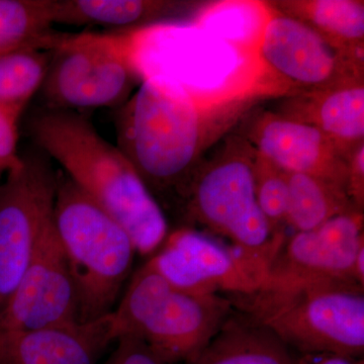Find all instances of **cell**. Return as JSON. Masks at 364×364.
Masks as SVG:
<instances>
[{
	"mask_svg": "<svg viewBox=\"0 0 364 364\" xmlns=\"http://www.w3.org/2000/svg\"><path fill=\"white\" fill-rule=\"evenodd\" d=\"M176 6L150 0H53V23L128 32L173 14Z\"/></svg>",
	"mask_w": 364,
	"mask_h": 364,
	"instance_id": "cell-19",
	"label": "cell"
},
{
	"mask_svg": "<svg viewBox=\"0 0 364 364\" xmlns=\"http://www.w3.org/2000/svg\"><path fill=\"white\" fill-rule=\"evenodd\" d=\"M262 2H222L205 7L196 23L256 57L261 31L269 14Z\"/></svg>",
	"mask_w": 364,
	"mask_h": 364,
	"instance_id": "cell-23",
	"label": "cell"
},
{
	"mask_svg": "<svg viewBox=\"0 0 364 364\" xmlns=\"http://www.w3.org/2000/svg\"><path fill=\"white\" fill-rule=\"evenodd\" d=\"M58 44V43H57ZM55 46H30L0 55V105L23 114L44 83Z\"/></svg>",
	"mask_w": 364,
	"mask_h": 364,
	"instance_id": "cell-22",
	"label": "cell"
},
{
	"mask_svg": "<svg viewBox=\"0 0 364 364\" xmlns=\"http://www.w3.org/2000/svg\"><path fill=\"white\" fill-rule=\"evenodd\" d=\"M256 59L277 95H299L363 81V60L335 49L303 21L269 4Z\"/></svg>",
	"mask_w": 364,
	"mask_h": 364,
	"instance_id": "cell-9",
	"label": "cell"
},
{
	"mask_svg": "<svg viewBox=\"0 0 364 364\" xmlns=\"http://www.w3.org/2000/svg\"><path fill=\"white\" fill-rule=\"evenodd\" d=\"M143 79L135 31L64 35L40 92L49 109L121 107Z\"/></svg>",
	"mask_w": 364,
	"mask_h": 364,
	"instance_id": "cell-6",
	"label": "cell"
},
{
	"mask_svg": "<svg viewBox=\"0 0 364 364\" xmlns=\"http://www.w3.org/2000/svg\"><path fill=\"white\" fill-rule=\"evenodd\" d=\"M363 244L360 210L337 215L311 231L294 232L279 246L264 284L252 296L279 298L318 287H359L353 267Z\"/></svg>",
	"mask_w": 364,
	"mask_h": 364,
	"instance_id": "cell-10",
	"label": "cell"
},
{
	"mask_svg": "<svg viewBox=\"0 0 364 364\" xmlns=\"http://www.w3.org/2000/svg\"><path fill=\"white\" fill-rule=\"evenodd\" d=\"M21 114L0 105V176L18 168L23 157L18 155V121Z\"/></svg>",
	"mask_w": 364,
	"mask_h": 364,
	"instance_id": "cell-25",
	"label": "cell"
},
{
	"mask_svg": "<svg viewBox=\"0 0 364 364\" xmlns=\"http://www.w3.org/2000/svg\"><path fill=\"white\" fill-rule=\"evenodd\" d=\"M254 176L258 205L269 223L275 240H284L289 205L287 171L261 157L255 151Z\"/></svg>",
	"mask_w": 364,
	"mask_h": 364,
	"instance_id": "cell-24",
	"label": "cell"
},
{
	"mask_svg": "<svg viewBox=\"0 0 364 364\" xmlns=\"http://www.w3.org/2000/svg\"><path fill=\"white\" fill-rule=\"evenodd\" d=\"M353 275L358 286L364 289V244L358 249L354 259Z\"/></svg>",
	"mask_w": 364,
	"mask_h": 364,
	"instance_id": "cell-29",
	"label": "cell"
},
{
	"mask_svg": "<svg viewBox=\"0 0 364 364\" xmlns=\"http://www.w3.org/2000/svg\"><path fill=\"white\" fill-rule=\"evenodd\" d=\"M303 21L347 56L363 60L364 4L354 0H296L272 4Z\"/></svg>",
	"mask_w": 364,
	"mask_h": 364,
	"instance_id": "cell-18",
	"label": "cell"
},
{
	"mask_svg": "<svg viewBox=\"0 0 364 364\" xmlns=\"http://www.w3.org/2000/svg\"><path fill=\"white\" fill-rule=\"evenodd\" d=\"M135 31L143 78L163 75L218 104L273 95L257 59L195 23Z\"/></svg>",
	"mask_w": 364,
	"mask_h": 364,
	"instance_id": "cell-3",
	"label": "cell"
},
{
	"mask_svg": "<svg viewBox=\"0 0 364 364\" xmlns=\"http://www.w3.org/2000/svg\"><path fill=\"white\" fill-rule=\"evenodd\" d=\"M254 163L255 150L237 143L196 170L182 198L193 221L230 239L242 252L272 262L282 241L275 240L256 200Z\"/></svg>",
	"mask_w": 364,
	"mask_h": 364,
	"instance_id": "cell-8",
	"label": "cell"
},
{
	"mask_svg": "<svg viewBox=\"0 0 364 364\" xmlns=\"http://www.w3.org/2000/svg\"><path fill=\"white\" fill-rule=\"evenodd\" d=\"M346 193L356 208L364 207V144L354 150L348 160Z\"/></svg>",
	"mask_w": 364,
	"mask_h": 364,
	"instance_id": "cell-27",
	"label": "cell"
},
{
	"mask_svg": "<svg viewBox=\"0 0 364 364\" xmlns=\"http://www.w3.org/2000/svg\"><path fill=\"white\" fill-rule=\"evenodd\" d=\"M257 154L291 173L317 177L346 191L349 157L315 127L265 112L248 132Z\"/></svg>",
	"mask_w": 364,
	"mask_h": 364,
	"instance_id": "cell-14",
	"label": "cell"
},
{
	"mask_svg": "<svg viewBox=\"0 0 364 364\" xmlns=\"http://www.w3.org/2000/svg\"><path fill=\"white\" fill-rule=\"evenodd\" d=\"M287 173L289 181L287 225L293 228L294 232L311 231L337 215L359 210L346 191L336 184L306 174Z\"/></svg>",
	"mask_w": 364,
	"mask_h": 364,
	"instance_id": "cell-20",
	"label": "cell"
},
{
	"mask_svg": "<svg viewBox=\"0 0 364 364\" xmlns=\"http://www.w3.org/2000/svg\"><path fill=\"white\" fill-rule=\"evenodd\" d=\"M150 262L172 287L195 294L248 296L257 293L270 262L182 228L166 237Z\"/></svg>",
	"mask_w": 364,
	"mask_h": 364,
	"instance_id": "cell-12",
	"label": "cell"
},
{
	"mask_svg": "<svg viewBox=\"0 0 364 364\" xmlns=\"http://www.w3.org/2000/svg\"><path fill=\"white\" fill-rule=\"evenodd\" d=\"M57 186L58 174L40 154L23 157L0 186V311L52 220Z\"/></svg>",
	"mask_w": 364,
	"mask_h": 364,
	"instance_id": "cell-11",
	"label": "cell"
},
{
	"mask_svg": "<svg viewBox=\"0 0 364 364\" xmlns=\"http://www.w3.org/2000/svg\"><path fill=\"white\" fill-rule=\"evenodd\" d=\"M277 114L315 127L350 156L364 144L363 81L291 95Z\"/></svg>",
	"mask_w": 364,
	"mask_h": 364,
	"instance_id": "cell-16",
	"label": "cell"
},
{
	"mask_svg": "<svg viewBox=\"0 0 364 364\" xmlns=\"http://www.w3.org/2000/svg\"><path fill=\"white\" fill-rule=\"evenodd\" d=\"M114 335L104 317L36 331L0 332V364H95Z\"/></svg>",
	"mask_w": 364,
	"mask_h": 364,
	"instance_id": "cell-15",
	"label": "cell"
},
{
	"mask_svg": "<svg viewBox=\"0 0 364 364\" xmlns=\"http://www.w3.org/2000/svg\"><path fill=\"white\" fill-rule=\"evenodd\" d=\"M53 0H0V55L30 46H56Z\"/></svg>",
	"mask_w": 364,
	"mask_h": 364,
	"instance_id": "cell-21",
	"label": "cell"
},
{
	"mask_svg": "<svg viewBox=\"0 0 364 364\" xmlns=\"http://www.w3.org/2000/svg\"><path fill=\"white\" fill-rule=\"evenodd\" d=\"M256 100L217 104L166 76H147L117 112V148L153 196L183 198L208 144Z\"/></svg>",
	"mask_w": 364,
	"mask_h": 364,
	"instance_id": "cell-1",
	"label": "cell"
},
{
	"mask_svg": "<svg viewBox=\"0 0 364 364\" xmlns=\"http://www.w3.org/2000/svg\"><path fill=\"white\" fill-rule=\"evenodd\" d=\"M296 364H364V359L335 353H306L296 356Z\"/></svg>",
	"mask_w": 364,
	"mask_h": 364,
	"instance_id": "cell-28",
	"label": "cell"
},
{
	"mask_svg": "<svg viewBox=\"0 0 364 364\" xmlns=\"http://www.w3.org/2000/svg\"><path fill=\"white\" fill-rule=\"evenodd\" d=\"M296 354L247 315L232 314L217 334L186 364H296Z\"/></svg>",
	"mask_w": 364,
	"mask_h": 364,
	"instance_id": "cell-17",
	"label": "cell"
},
{
	"mask_svg": "<svg viewBox=\"0 0 364 364\" xmlns=\"http://www.w3.org/2000/svg\"><path fill=\"white\" fill-rule=\"evenodd\" d=\"M79 322L75 284L53 218L0 311V332L36 331Z\"/></svg>",
	"mask_w": 364,
	"mask_h": 364,
	"instance_id": "cell-13",
	"label": "cell"
},
{
	"mask_svg": "<svg viewBox=\"0 0 364 364\" xmlns=\"http://www.w3.org/2000/svg\"><path fill=\"white\" fill-rule=\"evenodd\" d=\"M233 305L223 294L179 291L149 260L134 274L112 312L114 339L136 337L165 364L188 363L233 314Z\"/></svg>",
	"mask_w": 364,
	"mask_h": 364,
	"instance_id": "cell-4",
	"label": "cell"
},
{
	"mask_svg": "<svg viewBox=\"0 0 364 364\" xmlns=\"http://www.w3.org/2000/svg\"><path fill=\"white\" fill-rule=\"evenodd\" d=\"M245 315L267 327L291 350L364 355V289L329 286L279 298L241 296Z\"/></svg>",
	"mask_w": 364,
	"mask_h": 364,
	"instance_id": "cell-7",
	"label": "cell"
},
{
	"mask_svg": "<svg viewBox=\"0 0 364 364\" xmlns=\"http://www.w3.org/2000/svg\"><path fill=\"white\" fill-rule=\"evenodd\" d=\"M53 221L75 284L79 322L112 313L136 252L130 235L64 173Z\"/></svg>",
	"mask_w": 364,
	"mask_h": 364,
	"instance_id": "cell-5",
	"label": "cell"
},
{
	"mask_svg": "<svg viewBox=\"0 0 364 364\" xmlns=\"http://www.w3.org/2000/svg\"><path fill=\"white\" fill-rule=\"evenodd\" d=\"M33 142L130 235L136 252L162 245L168 226L156 198L123 152L76 112L45 109L28 126Z\"/></svg>",
	"mask_w": 364,
	"mask_h": 364,
	"instance_id": "cell-2",
	"label": "cell"
},
{
	"mask_svg": "<svg viewBox=\"0 0 364 364\" xmlns=\"http://www.w3.org/2000/svg\"><path fill=\"white\" fill-rule=\"evenodd\" d=\"M116 341V349L105 364H165L141 339L123 336Z\"/></svg>",
	"mask_w": 364,
	"mask_h": 364,
	"instance_id": "cell-26",
	"label": "cell"
}]
</instances>
